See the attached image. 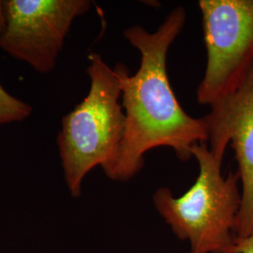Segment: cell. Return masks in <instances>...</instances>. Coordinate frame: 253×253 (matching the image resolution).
Segmentation results:
<instances>
[{"mask_svg": "<svg viewBox=\"0 0 253 253\" xmlns=\"http://www.w3.org/2000/svg\"><path fill=\"white\" fill-rule=\"evenodd\" d=\"M203 117L208 131V147L223 160L232 145L241 181V204L235 220V238L253 235V65L233 93L210 105Z\"/></svg>", "mask_w": 253, "mask_h": 253, "instance_id": "cell-6", "label": "cell"}, {"mask_svg": "<svg viewBox=\"0 0 253 253\" xmlns=\"http://www.w3.org/2000/svg\"><path fill=\"white\" fill-rule=\"evenodd\" d=\"M5 29L0 48L36 73L54 71L73 22L89 0H3Z\"/></svg>", "mask_w": 253, "mask_h": 253, "instance_id": "cell-5", "label": "cell"}, {"mask_svg": "<svg viewBox=\"0 0 253 253\" xmlns=\"http://www.w3.org/2000/svg\"><path fill=\"white\" fill-rule=\"evenodd\" d=\"M5 29V19H4V6L3 0H0V38Z\"/></svg>", "mask_w": 253, "mask_h": 253, "instance_id": "cell-9", "label": "cell"}, {"mask_svg": "<svg viewBox=\"0 0 253 253\" xmlns=\"http://www.w3.org/2000/svg\"><path fill=\"white\" fill-rule=\"evenodd\" d=\"M208 62L198 85L200 104L234 91L253 65V0H200Z\"/></svg>", "mask_w": 253, "mask_h": 253, "instance_id": "cell-4", "label": "cell"}, {"mask_svg": "<svg viewBox=\"0 0 253 253\" xmlns=\"http://www.w3.org/2000/svg\"><path fill=\"white\" fill-rule=\"evenodd\" d=\"M89 90L61 121L56 144L71 195H81L83 182L100 166L108 176L125 134L126 116L115 70L98 53L88 55Z\"/></svg>", "mask_w": 253, "mask_h": 253, "instance_id": "cell-2", "label": "cell"}, {"mask_svg": "<svg viewBox=\"0 0 253 253\" xmlns=\"http://www.w3.org/2000/svg\"><path fill=\"white\" fill-rule=\"evenodd\" d=\"M32 112L30 104L9 94L0 84V125L24 121Z\"/></svg>", "mask_w": 253, "mask_h": 253, "instance_id": "cell-7", "label": "cell"}, {"mask_svg": "<svg viewBox=\"0 0 253 253\" xmlns=\"http://www.w3.org/2000/svg\"><path fill=\"white\" fill-rule=\"evenodd\" d=\"M186 18L185 9L178 6L155 32L141 26L127 27L123 32L140 52L141 62L135 74L128 73L123 64L114 68L126 128L117 163L107 176L110 179L127 181L134 177L144 167L145 154L154 148L170 147L180 161L187 162L192 158L193 145L208 142L204 118H193L182 108L167 72L169 49Z\"/></svg>", "mask_w": 253, "mask_h": 253, "instance_id": "cell-1", "label": "cell"}, {"mask_svg": "<svg viewBox=\"0 0 253 253\" xmlns=\"http://www.w3.org/2000/svg\"><path fill=\"white\" fill-rule=\"evenodd\" d=\"M199 175L179 197L168 188L153 195L155 208L181 240L190 241V253H236L235 220L241 204L237 172L221 173L222 161L208 143L191 147Z\"/></svg>", "mask_w": 253, "mask_h": 253, "instance_id": "cell-3", "label": "cell"}, {"mask_svg": "<svg viewBox=\"0 0 253 253\" xmlns=\"http://www.w3.org/2000/svg\"><path fill=\"white\" fill-rule=\"evenodd\" d=\"M236 253H253V235L246 238H235Z\"/></svg>", "mask_w": 253, "mask_h": 253, "instance_id": "cell-8", "label": "cell"}]
</instances>
